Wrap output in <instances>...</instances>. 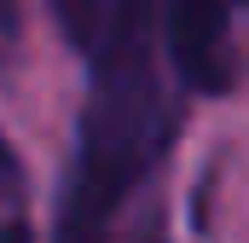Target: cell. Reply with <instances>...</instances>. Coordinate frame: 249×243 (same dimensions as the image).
<instances>
[{
  "label": "cell",
  "mask_w": 249,
  "mask_h": 243,
  "mask_svg": "<svg viewBox=\"0 0 249 243\" xmlns=\"http://www.w3.org/2000/svg\"><path fill=\"white\" fill-rule=\"evenodd\" d=\"M162 0H110L105 35L87 52L93 93L58 203V243H110L116 214L174 145V99L157 75Z\"/></svg>",
  "instance_id": "cell-1"
},
{
  "label": "cell",
  "mask_w": 249,
  "mask_h": 243,
  "mask_svg": "<svg viewBox=\"0 0 249 243\" xmlns=\"http://www.w3.org/2000/svg\"><path fill=\"white\" fill-rule=\"evenodd\" d=\"M157 23H162V47L186 93L220 99L238 87L249 0H168Z\"/></svg>",
  "instance_id": "cell-2"
},
{
  "label": "cell",
  "mask_w": 249,
  "mask_h": 243,
  "mask_svg": "<svg viewBox=\"0 0 249 243\" xmlns=\"http://www.w3.org/2000/svg\"><path fill=\"white\" fill-rule=\"evenodd\" d=\"M12 41H18V6H12V0H0V52H6Z\"/></svg>",
  "instance_id": "cell-3"
},
{
  "label": "cell",
  "mask_w": 249,
  "mask_h": 243,
  "mask_svg": "<svg viewBox=\"0 0 249 243\" xmlns=\"http://www.w3.org/2000/svg\"><path fill=\"white\" fill-rule=\"evenodd\" d=\"M0 243H29V226H23V220H6V226H0Z\"/></svg>",
  "instance_id": "cell-4"
},
{
  "label": "cell",
  "mask_w": 249,
  "mask_h": 243,
  "mask_svg": "<svg viewBox=\"0 0 249 243\" xmlns=\"http://www.w3.org/2000/svg\"><path fill=\"white\" fill-rule=\"evenodd\" d=\"M145 243H162V238H145Z\"/></svg>",
  "instance_id": "cell-5"
}]
</instances>
